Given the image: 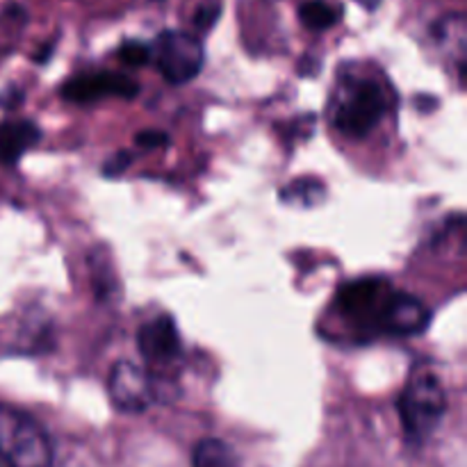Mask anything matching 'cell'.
<instances>
[{
  "label": "cell",
  "mask_w": 467,
  "mask_h": 467,
  "mask_svg": "<svg viewBox=\"0 0 467 467\" xmlns=\"http://www.w3.org/2000/svg\"><path fill=\"white\" fill-rule=\"evenodd\" d=\"M0 467H5V463H3V461H0Z\"/></svg>",
  "instance_id": "19"
},
{
  "label": "cell",
  "mask_w": 467,
  "mask_h": 467,
  "mask_svg": "<svg viewBox=\"0 0 467 467\" xmlns=\"http://www.w3.org/2000/svg\"><path fill=\"white\" fill-rule=\"evenodd\" d=\"M203 46L190 32L164 30L155 39V62L164 80L171 85H185L194 80L203 68Z\"/></svg>",
  "instance_id": "4"
},
{
  "label": "cell",
  "mask_w": 467,
  "mask_h": 467,
  "mask_svg": "<svg viewBox=\"0 0 467 467\" xmlns=\"http://www.w3.org/2000/svg\"><path fill=\"white\" fill-rule=\"evenodd\" d=\"M192 467H240L231 447L217 438H203L192 451Z\"/></svg>",
  "instance_id": "11"
},
{
  "label": "cell",
  "mask_w": 467,
  "mask_h": 467,
  "mask_svg": "<svg viewBox=\"0 0 467 467\" xmlns=\"http://www.w3.org/2000/svg\"><path fill=\"white\" fill-rule=\"evenodd\" d=\"M41 132L32 121L0 123V164H16L26 150L39 141Z\"/></svg>",
  "instance_id": "10"
},
{
  "label": "cell",
  "mask_w": 467,
  "mask_h": 467,
  "mask_svg": "<svg viewBox=\"0 0 467 467\" xmlns=\"http://www.w3.org/2000/svg\"><path fill=\"white\" fill-rule=\"evenodd\" d=\"M388 109L386 91L379 82L360 80L342 91L333 108V126L347 137H368L381 123Z\"/></svg>",
  "instance_id": "3"
},
{
  "label": "cell",
  "mask_w": 467,
  "mask_h": 467,
  "mask_svg": "<svg viewBox=\"0 0 467 467\" xmlns=\"http://www.w3.org/2000/svg\"><path fill=\"white\" fill-rule=\"evenodd\" d=\"M299 18L308 30L322 32L336 26L337 18H340V12L333 5H328L327 0H308V3H304L299 7Z\"/></svg>",
  "instance_id": "13"
},
{
  "label": "cell",
  "mask_w": 467,
  "mask_h": 467,
  "mask_svg": "<svg viewBox=\"0 0 467 467\" xmlns=\"http://www.w3.org/2000/svg\"><path fill=\"white\" fill-rule=\"evenodd\" d=\"M401 427L409 441L427 442L447 413V395L433 374H415L400 397Z\"/></svg>",
  "instance_id": "2"
},
{
  "label": "cell",
  "mask_w": 467,
  "mask_h": 467,
  "mask_svg": "<svg viewBox=\"0 0 467 467\" xmlns=\"http://www.w3.org/2000/svg\"><path fill=\"white\" fill-rule=\"evenodd\" d=\"M390 287L381 278H360V281L347 283L337 295L340 313L356 319L358 324H377L386 304Z\"/></svg>",
  "instance_id": "7"
},
{
  "label": "cell",
  "mask_w": 467,
  "mask_h": 467,
  "mask_svg": "<svg viewBox=\"0 0 467 467\" xmlns=\"http://www.w3.org/2000/svg\"><path fill=\"white\" fill-rule=\"evenodd\" d=\"M219 14H222V7L219 5H203V7H199L194 12V26L196 30L201 32H208L210 27L214 26V23L219 21Z\"/></svg>",
  "instance_id": "15"
},
{
  "label": "cell",
  "mask_w": 467,
  "mask_h": 467,
  "mask_svg": "<svg viewBox=\"0 0 467 467\" xmlns=\"http://www.w3.org/2000/svg\"><path fill=\"white\" fill-rule=\"evenodd\" d=\"M135 144L141 149H160L169 144V137L160 130H141L135 135Z\"/></svg>",
  "instance_id": "17"
},
{
  "label": "cell",
  "mask_w": 467,
  "mask_h": 467,
  "mask_svg": "<svg viewBox=\"0 0 467 467\" xmlns=\"http://www.w3.org/2000/svg\"><path fill=\"white\" fill-rule=\"evenodd\" d=\"M360 3H363L368 9H374L379 3H381V0H360Z\"/></svg>",
  "instance_id": "18"
},
{
  "label": "cell",
  "mask_w": 467,
  "mask_h": 467,
  "mask_svg": "<svg viewBox=\"0 0 467 467\" xmlns=\"http://www.w3.org/2000/svg\"><path fill=\"white\" fill-rule=\"evenodd\" d=\"M0 461L5 467H53L48 433L12 406H0Z\"/></svg>",
  "instance_id": "1"
},
{
  "label": "cell",
  "mask_w": 467,
  "mask_h": 467,
  "mask_svg": "<svg viewBox=\"0 0 467 467\" xmlns=\"http://www.w3.org/2000/svg\"><path fill=\"white\" fill-rule=\"evenodd\" d=\"M130 164H132V153H128V150H119V153H114L112 158L105 162L103 173L108 178H117V176H121V173L126 171Z\"/></svg>",
  "instance_id": "16"
},
{
  "label": "cell",
  "mask_w": 467,
  "mask_h": 467,
  "mask_svg": "<svg viewBox=\"0 0 467 467\" xmlns=\"http://www.w3.org/2000/svg\"><path fill=\"white\" fill-rule=\"evenodd\" d=\"M137 349L149 363H171L181 354L176 322L169 315L150 319L137 331Z\"/></svg>",
  "instance_id": "9"
},
{
  "label": "cell",
  "mask_w": 467,
  "mask_h": 467,
  "mask_svg": "<svg viewBox=\"0 0 467 467\" xmlns=\"http://www.w3.org/2000/svg\"><path fill=\"white\" fill-rule=\"evenodd\" d=\"M108 392L114 409L128 415H140L155 401V383L144 368L119 360L108 379Z\"/></svg>",
  "instance_id": "5"
},
{
  "label": "cell",
  "mask_w": 467,
  "mask_h": 467,
  "mask_svg": "<svg viewBox=\"0 0 467 467\" xmlns=\"http://www.w3.org/2000/svg\"><path fill=\"white\" fill-rule=\"evenodd\" d=\"M140 94V85L132 78L123 73H85L76 76L62 87V96L71 103H94L105 96H117V99H135Z\"/></svg>",
  "instance_id": "6"
},
{
  "label": "cell",
  "mask_w": 467,
  "mask_h": 467,
  "mask_svg": "<svg viewBox=\"0 0 467 467\" xmlns=\"http://www.w3.org/2000/svg\"><path fill=\"white\" fill-rule=\"evenodd\" d=\"M119 59H121L126 67H144L150 59L149 46L141 44V41H126V44L119 48Z\"/></svg>",
  "instance_id": "14"
},
{
  "label": "cell",
  "mask_w": 467,
  "mask_h": 467,
  "mask_svg": "<svg viewBox=\"0 0 467 467\" xmlns=\"http://www.w3.org/2000/svg\"><path fill=\"white\" fill-rule=\"evenodd\" d=\"M431 322L427 306L406 292H390L379 315V328L390 336H420Z\"/></svg>",
  "instance_id": "8"
},
{
  "label": "cell",
  "mask_w": 467,
  "mask_h": 467,
  "mask_svg": "<svg viewBox=\"0 0 467 467\" xmlns=\"http://www.w3.org/2000/svg\"><path fill=\"white\" fill-rule=\"evenodd\" d=\"M324 194H327V190L315 178H296L292 185L281 190L283 203L296 205V208H313L319 201H324Z\"/></svg>",
  "instance_id": "12"
}]
</instances>
